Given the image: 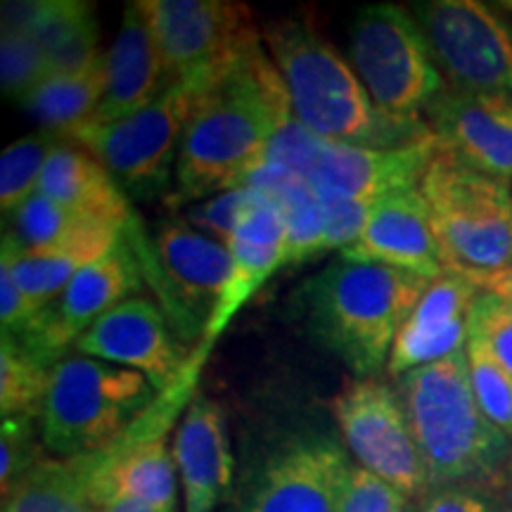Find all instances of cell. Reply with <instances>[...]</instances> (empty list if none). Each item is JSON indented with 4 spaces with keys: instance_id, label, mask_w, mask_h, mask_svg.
<instances>
[{
    "instance_id": "6da1fadb",
    "label": "cell",
    "mask_w": 512,
    "mask_h": 512,
    "mask_svg": "<svg viewBox=\"0 0 512 512\" xmlns=\"http://www.w3.org/2000/svg\"><path fill=\"white\" fill-rule=\"evenodd\" d=\"M292 117L283 76L261 41L254 43L202 91L178 150L171 200L204 202L247 188Z\"/></svg>"
},
{
    "instance_id": "7a4b0ae2",
    "label": "cell",
    "mask_w": 512,
    "mask_h": 512,
    "mask_svg": "<svg viewBox=\"0 0 512 512\" xmlns=\"http://www.w3.org/2000/svg\"><path fill=\"white\" fill-rule=\"evenodd\" d=\"M261 36L290 93L294 119L318 138L377 150L437 138L420 114L401 117L377 107L354 67L309 24L278 19Z\"/></svg>"
},
{
    "instance_id": "3957f363",
    "label": "cell",
    "mask_w": 512,
    "mask_h": 512,
    "mask_svg": "<svg viewBox=\"0 0 512 512\" xmlns=\"http://www.w3.org/2000/svg\"><path fill=\"white\" fill-rule=\"evenodd\" d=\"M430 283L401 268L339 256L299 287L297 313L306 332L363 380L389 366L396 335Z\"/></svg>"
},
{
    "instance_id": "277c9868",
    "label": "cell",
    "mask_w": 512,
    "mask_h": 512,
    "mask_svg": "<svg viewBox=\"0 0 512 512\" xmlns=\"http://www.w3.org/2000/svg\"><path fill=\"white\" fill-rule=\"evenodd\" d=\"M396 394L432 489L489 482L508 467L510 439L479 408L465 349L401 375Z\"/></svg>"
},
{
    "instance_id": "5b68a950",
    "label": "cell",
    "mask_w": 512,
    "mask_h": 512,
    "mask_svg": "<svg viewBox=\"0 0 512 512\" xmlns=\"http://www.w3.org/2000/svg\"><path fill=\"white\" fill-rule=\"evenodd\" d=\"M138 370L91 356H64L53 370L38 432L57 458L95 456L124 437L157 401Z\"/></svg>"
},
{
    "instance_id": "8992f818",
    "label": "cell",
    "mask_w": 512,
    "mask_h": 512,
    "mask_svg": "<svg viewBox=\"0 0 512 512\" xmlns=\"http://www.w3.org/2000/svg\"><path fill=\"white\" fill-rule=\"evenodd\" d=\"M444 268L486 275L512 266V192L437 145L418 183Z\"/></svg>"
},
{
    "instance_id": "52a82bcc",
    "label": "cell",
    "mask_w": 512,
    "mask_h": 512,
    "mask_svg": "<svg viewBox=\"0 0 512 512\" xmlns=\"http://www.w3.org/2000/svg\"><path fill=\"white\" fill-rule=\"evenodd\" d=\"M219 74L174 83L131 117L112 124H81L62 138L98 159L128 197L152 200L169 190L185 126L207 83Z\"/></svg>"
},
{
    "instance_id": "ba28073f",
    "label": "cell",
    "mask_w": 512,
    "mask_h": 512,
    "mask_svg": "<svg viewBox=\"0 0 512 512\" xmlns=\"http://www.w3.org/2000/svg\"><path fill=\"white\" fill-rule=\"evenodd\" d=\"M437 145V138L399 150L330 143L292 117L271 145L266 164L290 171L323 204H375L389 192L418 188Z\"/></svg>"
},
{
    "instance_id": "9c48e42d",
    "label": "cell",
    "mask_w": 512,
    "mask_h": 512,
    "mask_svg": "<svg viewBox=\"0 0 512 512\" xmlns=\"http://www.w3.org/2000/svg\"><path fill=\"white\" fill-rule=\"evenodd\" d=\"M354 69L384 112L413 117L444 91L437 57L425 31L399 5H368L349 29Z\"/></svg>"
},
{
    "instance_id": "30bf717a",
    "label": "cell",
    "mask_w": 512,
    "mask_h": 512,
    "mask_svg": "<svg viewBox=\"0 0 512 512\" xmlns=\"http://www.w3.org/2000/svg\"><path fill=\"white\" fill-rule=\"evenodd\" d=\"M126 242L138 245L143 275L162 292L166 316L183 342L204 335L230 275V249L211 240L188 221H166L152 245H143L138 230L128 228Z\"/></svg>"
},
{
    "instance_id": "8fae6325",
    "label": "cell",
    "mask_w": 512,
    "mask_h": 512,
    "mask_svg": "<svg viewBox=\"0 0 512 512\" xmlns=\"http://www.w3.org/2000/svg\"><path fill=\"white\" fill-rule=\"evenodd\" d=\"M164 64L166 88L219 74L259 43L252 10L233 0H140Z\"/></svg>"
},
{
    "instance_id": "7c38bea8",
    "label": "cell",
    "mask_w": 512,
    "mask_h": 512,
    "mask_svg": "<svg viewBox=\"0 0 512 512\" xmlns=\"http://www.w3.org/2000/svg\"><path fill=\"white\" fill-rule=\"evenodd\" d=\"M332 415L358 465L399 489L408 501L430 494L425 460L394 389L375 377H356L332 399Z\"/></svg>"
},
{
    "instance_id": "4fadbf2b",
    "label": "cell",
    "mask_w": 512,
    "mask_h": 512,
    "mask_svg": "<svg viewBox=\"0 0 512 512\" xmlns=\"http://www.w3.org/2000/svg\"><path fill=\"white\" fill-rule=\"evenodd\" d=\"M349 465L330 434L292 432L259 458L228 512H337Z\"/></svg>"
},
{
    "instance_id": "5bb4252c",
    "label": "cell",
    "mask_w": 512,
    "mask_h": 512,
    "mask_svg": "<svg viewBox=\"0 0 512 512\" xmlns=\"http://www.w3.org/2000/svg\"><path fill=\"white\" fill-rule=\"evenodd\" d=\"M413 17L448 86L512 98V29L494 10L477 0H430L415 3Z\"/></svg>"
},
{
    "instance_id": "9a60e30c",
    "label": "cell",
    "mask_w": 512,
    "mask_h": 512,
    "mask_svg": "<svg viewBox=\"0 0 512 512\" xmlns=\"http://www.w3.org/2000/svg\"><path fill=\"white\" fill-rule=\"evenodd\" d=\"M143 280V266L136 252L126 238H121L112 252L83 268L17 339L41 361L57 366L64 358V349L76 344L95 320L128 302L131 294L143 287Z\"/></svg>"
},
{
    "instance_id": "2e32d148",
    "label": "cell",
    "mask_w": 512,
    "mask_h": 512,
    "mask_svg": "<svg viewBox=\"0 0 512 512\" xmlns=\"http://www.w3.org/2000/svg\"><path fill=\"white\" fill-rule=\"evenodd\" d=\"M74 347L81 356L138 370L152 382L157 394L174 387L190 361L171 337L166 313L145 297H131L95 320Z\"/></svg>"
},
{
    "instance_id": "e0dca14e",
    "label": "cell",
    "mask_w": 512,
    "mask_h": 512,
    "mask_svg": "<svg viewBox=\"0 0 512 512\" xmlns=\"http://www.w3.org/2000/svg\"><path fill=\"white\" fill-rule=\"evenodd\" d=\"M425 119L439 145L472 169L512 183V98L467 93L446 86L430 105Z\"/></svg>"
},
{
    "instance_id": "ac0fdd59",
    "label": "cell",
    "mask_w": 512,
    "mask_h": 512,
    "mask_svg": "<svg viewBox=\"0 0 512 512\" xmlns=\"http://www.w3.org/2000/svg\"><path fill=\"white\" fill-rule=\"evenodd\" d=\"M228 249V283L223 287L214 313H211L200 344L190 354L192 366L197 368H202L216 339L226 332L230 320L238 316L242 306L264 287L266 280L278 268L287 266V221L283 207L268 200L261 192L259 202L240 221L233 240L228 242Z\"/></svg>"
},
{
    "instance_id": "d6986e66",
    "label": "cell",
    "mask_w": 512,
    "mask_h": 512,
    "mask_svg": "<svg viewBox=\"0 0 512 512\" xmlns=\"http://www.w3.org/2000/svg\"><path fill=\"white\" fill-rule=\"evenodd\" d=\"M479 294V285L467 275L444 268L401 325L389 356V373L401 377L465 349Z\"/></svg>"
},
{
    "instance_id": "ffe728a7",
    "label": "cell",
    "mask_w": 512,
    "mask_h": 512,
    "mask_svg": "<svg viewBox=\"0 0 512 512\" xmlns=\"http://www.w3.org/2000/svg\"><path fill=\"white\" fill-rule=\"evenodd\" d=\"M339 256L361 264H387L425 280L444 273L430 211L418 188L389 192L377 200L361 238Z\"/></svg>"
},
{
    "instance_id": "44dd1931",
    "label": "cell",
    "mask_w": 512,
    "mask_h": 512,
    "mask_svg": "<svg viewBox=\"0 0 512 512\" xmlns=\"http://www.w3.org/2000/svg\"><path fill=\"white\" fill-rule=\"evenodd\" d=\"M174 460L185 512H216L233 494V453L221 406L197 392L178 422Z\"/></svg>"
},
{
    "instance_id": "7402d4cb",
    "label": "cell",
    "mask_w": 512,
    "mask_h": 512,
    "mask_svg": "<svg viewBox=\"0 0 512 512\" xmlns=\"http://www.w3.org/2000/svg\"><path fill=\"white\" fill-rule=\"evenodd\" d=\"M110 83L100 107L86 124H112L145 110L164 93V64L140 0L128 3L119 31L107 50Z\"/></svg>"
},
{
    "instance_id": "603a6c76",
    "label": "cell",
    "mask_w": 512,
    "mask_h": 512,
    "mask_svg": "<svg viewBox=\"0 0 512 512\" xmlns=\"http://www.w3.org/2000/svg\"><path fill=\"white\" fill-rule=\"evenodd\" d=\"M121 238L124 228L107 221H88L57 245L27 252L5 233L0 268L12 275L24 294L46 309L83 268L112 252Z\"/></svg>"
},
{
    "instance_id": "cb8c5ba5",
    "label": "cell",
    "mask_w": 512,
    "mask_h": 512,
    "mask_svg": "<svg viewBox=\"0 0 512 512\" xmlns=\"http://www.w3.org/2000/svg\"><path fill=\"white\" fill-rule=\"evenodd\" d=\"M38 195H46L76 214L128 228L136 223L128 195L93 155L62 140L48 157Z\"/></svg>"
},
{
    "instance_id": "d4e9b609",
    "label": "cell",
    "mask_w": 512,
    "mask_h": 512,
    "mask_svg": "<svg viewBox=\"0 0 512 512\" xmlns=\"http://www.w3.org/2000/svg\"><path fill=\"white\" fill-rule=\"evenodd\" d=\"M107 83H110V72H107L105 53L93 67L79 74L50 76L19 105L41 126V131H53L62 136L93 117L105 98Z\"/></svg>"
},
{
    "instance_id": "484cf974",
    "label": "cell",
    "mask_w": 512,
    "mask_h": 512,
    "mask_svg": "<svg viewBox=\"0 0 512 512\" xmlns=\"http://www.w3.org/2000/svg\"><path fill=\"white\" fill-rule=\"evenodd\" d=\"M3 512H98L83 458H46L3 496Z\"/></svg>"
},
{
    "instance_id": "4316f807",
    "label": "cell",
    "mask_w": 512,
    "mask_h": 512,
    "mask_svg": "<svg viewBox=\"0 0 512 512\" xmlns=\"http://www.w3.org/2000/svg\"><path fill=\"white\" fill-rule=\"evenodd\" d=\"M55 366L41 361L17 337L0 342V413L3 418H41Z\"/></svg>"
},
{
    "instance_id": "83f0119b",
    "label": "cell",
    "mask_w": 512,
    "mask_h": 512,
    "mask_svg": "<svg viewBox=\"0 0 512 512\" xmlns=\"http://www.w3.org/2000/svg\"><path fill=\"white\" fill-rule=\"evenodd\" d=\"M60 133L38 131L5 147L0 157V207L3 214H15L38 192L48 157L62 143Z\"/></svg>"
},
{
    "instance_id": "f1b7e54d",
    "label": "cell",
    "mask_w": 512,
    "mask_h": 512,
    "mask_svg": "<svg viewBox=\"0 0 512 512\" xmlns=\"http://www.w3.org/2000/svg\"><path fill=\"white\" fill-rule=\"evenodd\" d=\"M88 221L98 219H88V216L76 214V211L62 207V204L53 202L50 197L38 195L36 192L24 207H19L12 214L10 235L22 249L36 252V249L53 247L64 238H69L74 230H79Z\"/></svg>"
},
{
    "instance_id": "f546056e",
    "label": "cell",
    "mask_w": 512,
    "mask_h": 512,
    "mask_svg": "<svg viewBox=\"0 0 512 512\" xmlns=\"http://www.w3.org/2000/svg\"><path fill=\"white\" fill-rule=\"evenodd\" d=\"M50 62L46 50L34 36L24 31L3 29L0 36V86L5 98L22 102L50 79Z\"/></svg>"
},
{
    "instance_id": "4dcf8cb0",
    "label": "cell",
    "mask_w": 512,
    "mask_h": 512,
    "mask_svg": "<svg viewBox=\"0 0 512 512\" xmlns=\"http://www.w3.org/2000/svg\"><path fill=\"white\" fill-rule=\"evenodd\" d=\"M465 351L479 408L491 425L512 439V375L475 339H467Z\"/></svg>"
},
{
    "instance_id": "1f68e13d",
    "label": "cell",
    "mask_w": 512,
    "mask_h": 512,
    "mask_svg": "<svg viewBox=\"0 0 512 512\" xmlns=\"http://www.w3.org/2000/svg\"><path fill=\"white\" fill-rule=\"evenodd\" d=\"M259 197L261 192L256 188H249V185L247 188L221 192V195L209 197V200L200 204H192L188 214H185V221L195 230H200V233L209 235L211 240L228 245L233 240L240 221L259 202Z\"/></svg>"
},
{
    "instance_id": "d6a6232c",
    "label": "cell",
    "mask_w": 512,
    "mask_h": 512,
    "mask_svg": "<svg viewBox=\"0 0 512 512\" xmlns=\"http://www.w3.org/2000/svg\"><path fill=\"white\" fill-rule=\"evenodd\" d=\"M36 418H3L0 432V486L3 496L22 479L27 472L41 463L43 444L36 441Z\"/></svg>"
},
{
    "instance_id": "836d02e7",
    "label": "cell",
    "mask_w": 512,
    "mask_h": 512,
    "mask_svg": "<svg viewBox=\"0 0 512 512\" xmlns=\"http://www.w3.org/2000/svg\"><path fill=\"white\" fill-rule=\"evenodd\" d=\"M470 339L482 344L512 375V304L496 294H479L470 316Z\"/></svg>"
},
{
    "instance_id": "e575fe53",
    "label": "cell",
    "mask_w": 512,
    "mask_h": 512,
    "mask_svg": "<svg viewBox=\"0 0 512 512\" xmlns=\"http://www.w3.org/2000/svg\"><path fill=\"white\" fill-rule=\"evenodd\" d=\"M408 498L361 465H349L337 512H403Z\"/></svg>"
},
{
    "instance_id": "d590c367",
    "label": "cell",
    "mask_w": 512,
    "mask_h": 512,
    "mask_svg": "<svg viewBox=\"0 0 512 512\" xmlns=\"http://www.w3.org/2000/svg\"><path fill=\"white\" fill-rule=\"evenodd\" d=\"M328 216H325V235L320 254L330 252V249H344L354 245L366 230L368 216L373 211V204L368 202H335L325 204Z\"/></svg>"
},
{
    "instance_id": "8d00e7d4",
    "label": "cell",
    "mask_w": 512,
    "mask_h": 512,
    "mask_svg": "<svg viewBox=\"0 0 512 512\" xmlns=\"http://www.w3.org/2000/svg\"><path fill=\"white\" fill-rule=\"evenodd\" d=\"M43 306H38L29 294L22 292L12 275L0 268V323L3 335L19 337L38 318Z\"/></svg>"
},
{
    "instance_id": "74e56055",
    "label": "cell",
    "mask_w": 512,
    "mask_h": 512,
    "mask_svg": "<svg viewBox=\"0 0 512 512\" xmlns=\"http://www.w3.org/2000/svg\"><path fill=\"white\" fill-rule=\"evenodd\" d=\"M422 512H494L489 498L467 486H437L420 501Z\"/></svg>"
},
{
    "instance_id": "f35d334b",
    "label": "cell",
    "mask_w": 512,
    "mask_h": 512,
    "mask_svg": "<svg viewBox=\"0 0 512 512\" xmlns=\"http://www.w3.org/2000/svg\"><path fill=\"white\" fill-rule=\"evenodd\" d=\"M472 283L479 285V290L496 294V297L505 299L512 304V266L503 268V271L486 273V275H472Z\"/></svg>"
},
{
    "instance_id": "ab89813d",
    "label": "cell",
    "mask_w": 512,
    "mask_h": 512,
    "mask_svg": "<svg viewBox=\"0 0 512 512\" xmlns=\"http://www.w3.org/2000/svg\"><path fill=\"white\" fill-rule=\"evenodd\" d=\"M98 512H159V510L138 501H112L107 503L105 508H100Z\"/></svg>"
},
{
    "instance_id": "60d3db41",
    "label": "cell",
    "mask_w": 512,
    "mask_h": 512,
    "mask_svg": "<svg viewBox=\"0 0 512 512\" xmlns=\"http://www.w3.org/2000/svg\"><path fill=\"white\" fill-rule=\"evenodd\" d=\"M403 512H422V508H420V503L408 501V505H406V508H403Z\"/></svg>"
},
{
    "instance_id": "b9f144b4",
    "label": "cell",
    "mask_w": 512,
    "mask_h": 512,
    "mask_svg": "<svg viewBox=\"0 0 512 512\" xmlns=\"http://www.w3.org/2000/svg\"><path fill=\"white\" fill-rule=\"evenodd\" d=\"M501 512H512V503H510V505H505V508H503Z\"/></svg>"
},
{
    "instance_id": "7bdbcfd3",
    "label": "cell",
    "mask_w": 512,
    "mask_h": 512,
    "mask_svg": "<svg viewBox=\"0 0 512 512\" xmlns=\"http://www.w3.org/2000/svg\"><path fill=\"white\" fill-rule=\"evenodd\" d=\"M508 472L512 475V456H510V463H508Z\"/></svg>"
}]
</instances>
